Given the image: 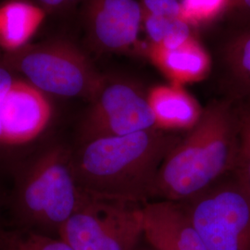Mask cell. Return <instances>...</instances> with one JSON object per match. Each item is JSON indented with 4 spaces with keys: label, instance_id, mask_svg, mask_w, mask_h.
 I'll return each mask as SVG.
<instances>
[{
    "label": "cell",
    "instance_id": "obj_8",
    "mask_svg": "<svg viewBox=\"0 0 250 250\" xmlns=\"http://www.w3.org/2000/svg\"><path fill=\"white\" fill-rule=\"evenodd\" d=\"M143 16L139 0H86L88 36L102 52L140 51Z\"/></svg>",
    "mask_w": 250,
    "mask_h": 250
},
{
    "label": "cell",
    "instance_id": "obj_1",
    "mask_svg": "<svg viewBox=\"0 0 250 250\" xmlns=\"http://www.w3.org/2000/svg\"><path fill=\"white\" fill-rule=\"evenodd\" d=\"M181 138L152 129L83 143L72 157L77 183L90 195L144 202L156 196L161 165Z\"/></svg>",
    "mask_w": 250,
    "mask_h": 250
},
{
    "label": "cell",
    "instance_id": "obj_11",
    "mask_svg": "<svg viewBox=\"0 0 250 250\" xmlns=\"http://www.w3.org/2000/svg\"><path fill=\"white\" fill-rule=\"evenodd\" d=\"M146 56L170 81L185 86L204 80L211 70V58L197 37L175 48L147 44Z\"/></svg>",
    "mask_w": 250,
    "mask_h": 250
},
{
    "label": "cell",
    "instance_id": "obj_20",
    "mask_svg": "<svg viewBox=\"0 0 250 250\" xmlns=\"http://www.w3.org/2000/svg\"><path fill=\"white\" fill-rule=\"evenodd\" d=\"M232 14L250 20V0H232Z\"/></svg>",
    "mask_w": 250,
    "mask_h": 250
},
{
    "label": "cell",
    "instance_id": "obj_14",
    "mask_svg": "<svg viewBox=\"0 0 250 250\" xmlns=\"http://www.w3.org/2000/svg\"><path fill=\"white\" fill-rule=\"evenodd\" d=\"M143 30L150 45L175 48L197 37L196 28L184 18L160 16L144 13Z\"/></svg>",
    "mask_w": 250,
    "mask_h": 250
},
{
    "label": "cell",
    "instance_id": "obj_7",
    "mask_svg": "<svg viewBox=\"0 0 250 250\" xmlns=\"http://www.w3.org/2000/svg\"><path fill=\"white\" fill-rule=\"evenodd\" d=\"M81 124V143L158 129L146 95L125 80L104 81Z\"/></svg>",
    "mask_w": 250,
    "mask_h": 250
},
{
    "label": "cell",
    "instance_id": "obj_21",
    "mask_svg": "<svg viewBox=\"0 0 250 250\" xmlns=\"http://www.w3.org/2000/svg\"><path fill=\"white\" fill-rule=\"evenodd\" d=\"M13 80L14 79L11 77L10 73L6 69L0 67V108H1L3 99L5 98ZM0 145H1V141H0Z\"/></svg>",
    "mask_w": 250,
    "mask_h": 250
},
{
    "label": "cell",
    "instance_id": "obj_6",
    "mask_svg": "<svg viewBox=\"0 0 250 250\" xmlns=\"http://www.w3.org/2000/svg\"><path fill=\"white\" fill-rule=\"evenodd\" d=\"M186 207L208 250H250V195L234 178L208 188Z\"/></svg>",
    "mask_w": 250,
    "mask_h": 250
},
{
    "label": "cell",
    "instance_id": "obj_3",
    "mask_svg": "<svg viewBox=\"0 0 250 250\" xmlns=\"http://www.w3.org/2000/svg\"><path fill=\"white\" fill-rule=\"evenodd\" d=\"M72 155L62 146L42 152L29 166L17 193L21 217L33 226L59 232L83 197L75 177Z\"/></svg>",
    "mask_w": 250,
    "mask_h": 250
},
{
    "label": "cell",
    "instance_id": "obj_15",
    "mask_svg": "<svg viewBox=\"0 0 250 250\" xmlns=\"http://www.w3.org/2000/svg\"><path fill=\"white\" fill-rule=\"evenodd\" d=\"M224 60L234 83L250 96V27L229 39L224 47Z\"/></svg>",
    "mask_w": 250,
    "mask_h": 250
},
{
    "label": "cell",
    "instance_id": "obj_5",
    "mask_svg": "<svg viewBox=\"0 0 250 250\" xmlns=\"http://www.w3.org/2000/svg\"><path fill=\"white\" fill-rule=\"evenodd\" d=\"M9 59L36 88L61 98L92 100L104 81L86 55L65 41L26 45Z\"/></svg>",
    "mask_w": 250,
    "mask_h": 250
},
{
    "label": "cell",
    "instance_id": "obj_10",
    "mask_svg": "<svg viewBox=\"0 0 250 250\" xmlns=\"http://www.w3.org/2000/svg\"><path fill=\"white\" fill-rule=\"evenodd\" d=\"M142 212L143 236L153 250H208L179 202L146 203Z\"/></svg>",
    "mask_w": 250,
    "mask_h": 250
},
{
    "label": "cell",
    "instance_id": "obj_16",
    "mask_svg": "<svg viewBox=\"0 0 250 250\" xmlns=\"http://www.w3.org/2000/svg\"><path fill=\"white\" fill-rule=\"evenodd\" d=\"M181 2L184 18L196 29L232 14V0H181Z\"/></svg>",
    "mask_w": 250,
    "mask_h": 250
},
{
    "label": "cell",
    "instance_id": "obj_17",
    "mask_svg": "<svg viewBox=\"0 0 250 250\" xmlns=\"http://www.w3.org/2000/svg\"><path fill=\"white\" fill-rule=\"evenodd\" d=\"M0 250H73L62 238H53L40 232H12L7 234Z\"/></svg>",
    "mask_w": 250,
    "mask_h": 250
},
{
    "label": "cell",
    "instance_id": "obj_13",
    "mask_svg": "<svg viewBox=\"0 0 250 250\" xmlns=\"http://www.w3.org/2000/svg\"><path fill=\"white\" fill-rule=\"evenodd\" d=\"M45 17V9L25 0L5 3L0 7V46L12 53L23 48Z\"/></svg>",
    "mask_w": 250,
    "mask_h": 250
},
{
    "label": "cell",
    "instance_id": "obj_2",
    "mask_svg": "<svg viewBox=\"0 0 250 250\" xmlns=\"http://www.w3.org/2000/svg\"><path fill=\"white\" fill-rule=\"evenodd\" d=\"M238 150L236 109L225 101L209 104L197 125L182 136L163 161L156 196L173 202L197 197L233 171Z\"/></svg>",
    "mask_w": 250,
    "mask_h": 250
},
{
    "label": "cell",
    "instance_id": "obj_23",
    "mask_svg": "<svg viewBox=\"0 0 250 250\" xmlns=\"http://www.w3.org/2000/svg\"><path fill=\"white\" fill-rule=\"evenodd\" d=\"M138 250V249H137V250Z\"/></svg>",
    "mask_w": 250,
    "mask_h": 250
},
{
    "label": "cell",
    "instance_id": "obj_18",
    "mask_svg": "<svg viewBox=\"0 0 250 250\" xmlns=\"http://www.w3.org/2000/svg\"><path fill=\"white\" fill-rule=\"evenodd\" d=\"M239 124V150L235 168V178L250 195V107L237 109Z\"/></svg>",
    "mask_w": 250,
    "mask_h": 250
},
{
    "label": "cell",
    "instance_id": "obj_19",
    "mask_svg": "<svg viewBox=\"0 0 250 250\" xmlns=\"http://www.w3.org/2000/svg\"><path fill=\"white\" fill-rule=\"evenodd\" d=\"M139 2L146 14L184 18L181 0H139Z\"/></svg>",
    "mask_w": 250,
    "mask_h": 250
},
{
    "label": "cell",
    "instance_id": "obj_22",
    "mask_svg": "<svg viewBox=\"0 0 250 250\" xmlns=\"http://www.w3.org/2000/svg\"><path fill=\"white\" fill-rule=\"evenodd\" d=\"M43 7L48 9H63L70 7L79 0H38Z\"/></svg>",
    "mask_w": 250,
    "mask_h": 250
},
{
    "label": "cell",
    "instance_id": "obj_9",
    "mask_svg": "<svg viewBox=\"0 0 250 250\" xmlns=\"http://www.w3.org/2000/svg\"><path fill=\"white\" fill-rule=\"evenodd\" d=\"M52 113L46 94L29 82L13 80L0 108L1 145L32 142L45 131Z\"/></svg>",
    "mask_w": 250,
    "mask_h": 250
},
{
    "label": "cell",
    "instance_id": "obj_4",
    "mask_svg": "<svg viewBox=\"0 0 250 250\" xmlns=\"http://www.w3.org/2000/svg\"><path fill=\"white\" fill-rule=\"evenodd\" d=\"M58 234L73 250H136L143 236L142 206L83 191L80 206Z\"/></svg>",
    "mask_w": 250,
    "mask_h": 250
},
{
    "label": "cell",
    "instance_id": "obj_12",
    "mask_svg": "<svg viewBox=\"0 0 250 250\" xmlns=\"http://www.w3.org/2000/svg\"><path fill=\"white\" fill-rule=\"evenodd\" d=\"M157 128L164 131L190 130L197 125L203 109L184 86L158 84L146 94Z\"/></svg>",
    "mask_w": 250,
    "mask_h": 250
}]
</instances>
